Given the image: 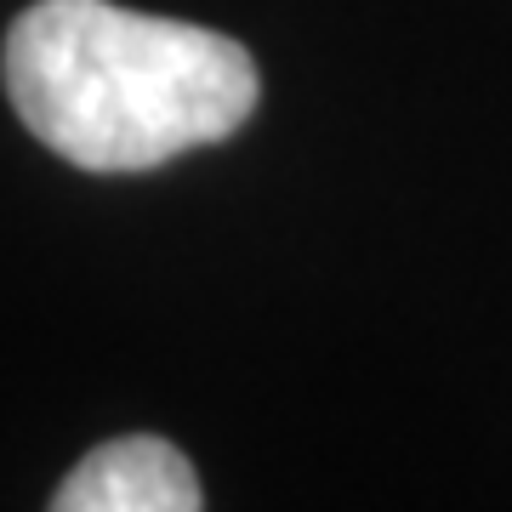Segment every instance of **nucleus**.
I'll return each mask as SVG.
<instances>
[{
    "label": "nucleus",
    "mask_w": 512,
    "mask_h": 512,
    "mask_svg": "<svg viewBox=\"0 0 512 512\" xmlns=\"http://www.w3.org/2000/svg\"><path fill=\"white\" fill-rule=\"evenodd\" d=\"M46 512H200V478L177 444L131 433L80 456Z\"/></svg>",
    "instance_id": "f03ea898"
},
{
    "label": "nucleus",
    "mask_w": 512,
    "mask_h": 512,
    "mask_svg": "<svg viewBox=\"0 0 512 512\" xmlns=\"http://www.w3.org/2000/svg\"><path fill=\"white\" fill-rule=\"evenodd\" d=\"M0 69L23 126L97 177L234 137L262 92L239 40L114 0H35L6 29Z\"/></svg>",
    "instance_id": "f257e3e1"
}]
</instances>
